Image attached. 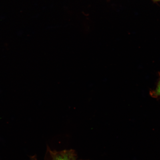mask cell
Listing matches in <instances>:
<instances>
[{
    "instance_id": "2",
    "label": "cell",
    "mask_w": 160,
    "mask_h": 160,
    "mask_svg": "<svg viewBox=\"0 0 160 160\" xmlns=\"http://www.w3.org/2000/svg\"><path fill=\"white\" fill-rule=\"evenodd\" d=\"M152 95L154 97H158L160 96V78L158 82L157 88L153 92H152Z\"/></svg>"
},
{
    "instance_id": "3",
    "label": "cell",
    "mask_w": 160,
    "mask_h": 160,
    "mask_svg": "<svg viewBox=\"0 0 160 160\" xmlns=\"http://www.w3.org/2000/svg\"><path fill=\"white\" fill-rule=\"evenodd\" d=\"M153 1H160V0H153Z\"/></svg>"
},
{
    "instance_id": "1",
    "label": "cell",
    "mask_w": 160,
    "mask_h": 160,
    "mask_svg": "<svg viewBox=\"0 0 160 160\" xmlns=\"http://www.w3.org/2000/svg\"><path fill=\"white\" fill-rule=\"evenodd\" d=\"M50 152L52 160H78L75 152L72 150H64L60 152L51 151Z\"/></svg>"
}]
</instances>
